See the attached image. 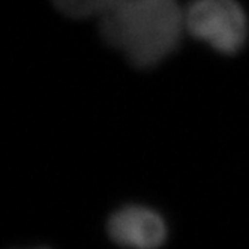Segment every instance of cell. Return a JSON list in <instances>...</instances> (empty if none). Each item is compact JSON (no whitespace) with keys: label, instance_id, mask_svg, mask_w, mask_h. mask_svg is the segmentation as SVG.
Segmentation results:
<instances>
[{"label":"cell","instance_id":"cell-3","mask_svg":"<svg viewBox=\"0 0 249 249\" xmlns=\"http://www.w3.org/2000/svg\"><path fill=\"white\" fill-rule=\"evenodd\" d=\"M110 239L137 249H153L167 239V225L158 212L144 206H124L114 212L107 224Z\"/></svg>","mask_w":249,"mask_h":249},{"label":"cell","instance_id":"cell-4","mask_svg":"<svg viewBox=\"0 0 249 249\" xmlns=\"http://www.w3.org/2000/svg\"><path fill=\"white\" fill-rule=\"evenodd\" d=\"M123 0H51L60 14L74 20L92 18V17H101L108 11L114 9Z\"/></svg>","mask_w":249,"mask_h":249},{"label":"cell","instance_id":"cell-2","mask_svg":"<svg viewBox=\"0 0 249 249\" xmlns=\"http://www.w3.org/2000/svg\"><path fill=\"white\" fill-rule=\"evenodd\" d=\"M185 29L221 54H236L248 38V20L236 0H192L185 8Z\"/></svg>","mask_w":249,"mask_h":249},{"label":"cell","instance_id":"cell-1","mask_svg":"<svg viewBox=\"0 0 249 249\" xmlns=\"http://www.w3.org/2000/svg\"><path fill=\"white\" fill-rule=\"evenodd\" d=\"M185 30V9L177 0H123L99 18L104 42L143 69L168 57Z\"/></svg>","mask_w":249,"mask_h":249}]
</instances>
